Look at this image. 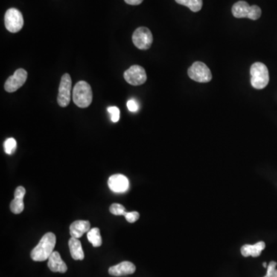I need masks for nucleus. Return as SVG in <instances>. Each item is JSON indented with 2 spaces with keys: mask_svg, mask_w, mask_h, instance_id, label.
Listing matches in <instances>:
<instances>
[{
  "mask_svg": "<svg viewBox=\"0 0 277 277\" xmlns=\"http://www.w3.org/2000/svg\"><path fill=\"white\" fill-rule=\"evenodd\" d=\"M56 236L53 233H47L41 239L36 247L31 251L32 260L36 262H42L48 260L54 251L56 246Z\"/></svg>",
  "mask_w": 277,
  "mask_h": 277,
  "instance_id": "1",
  "label": "nucleus"
},
{
  "mask_svg": "<svg viewBox=\"0 0 277 277\" xmlns=\"http://www.w3.org/2000/svg\"><path fill=\"white\" fill-rule=\"evenodd\" d=\"M73 100L80 108H86L90 106L93 101V91L90 85L86 81H80L74 86Z\"/></svg>",
  "mask_w": 277,
  "mask_h": 277,
  "instance_id": "2",
  "label": "nucleus"
},
{
  "mask_svg": "<svg viewBox=\"0 0 277 277\" xmlns=\"http://www.w3.org/2000/svg\"><path fill=\"white\" fill-rule=\"evenodd\" d=\"M251 84L257 89H263L269 82V71L263 62L252 64L250 68Z\"/></svg>",
  "mask_w": 277,
  "mask_h": 277,
  "instance_id": "3",
  "label": "nucleus"
},
{
  "mask_svg": "<svg viewBox=\"0 0 277 277\" xmlns=\"http://www.w3.org/2000/svg\"><path fill=\"white\" fill-rule=\"evenodd\" d=\"M234 17L242 19L248 18L252 20H257L261 16V9L258 6H249L245 1H239L234 4L232 8Z\"/></svg>",
  "mask_w": 277,
  "mask_h": 277,
  "instance_id": "4",
  "label": "nucleus"
},
{
  "mask_svg": "<svg viewBox=\"0 0 277 277\" xmlns=\"http://www.w3.org/2000/svg\"><path fill=\"white\" fill-rule=\"evenodd\" d=\"M188 76L198 83H209L212 80V74L209 67L204 62H195L188 70Z\"/></svg>",
  "mask_w": 277,
  "mask_h": 277,
  "instance_id": "5",
  "label": "nucleus"
},
{
  "mask_svg": "<svg viewBox=\"0 0 277 277\" xmlns=\"http://www.w3.org/2000/svg\"><path fill=\"white\" fill-rule=\"evenodd\" d=\"M132 42L140 50H147L151 47L153 38L151 31L147 27L136 29L132 34Z\"/></svg>",
  "mask_w": 277,
  "mask_h": 277,
  "instance_id": "6",
  "label": "nucleus"
},
{
  "mask_svg": "<svg viewBox=\"0 0 277 277\" xmlns=\"http://www.w3.org/2000/svg\"><path fill=\"white\" fill-rule=\"evenodd\" d=\"M71 89H72V80L71 76L65 74L61 79L59 88L57 102L61 107H66L71 100Z\"/></svg>",
  "mask_w": 277,
  "mask_h": 277,
  "instance_id": "7",
  "label": "nucleus"
},
{
  "mask_svg": "<svg viewBox=\"0 0 277 277\" xmlns=\"http://www.w3.org/2000/svg\"><path fill=\"white\" fill-rule=\"evenodd\" d=\"M124 79L132 86H141L147 81V73L141 65H132L124 73Z\"/></svg>",
  "mask_w": 277,
  "mask_h": 277,
  "instance_id": "8",
  "label": "nucleus"
},
{
  "mask_svg": "<svg viewBox=\"0 0 277 277\" xmlns=\"http://www.w3.org/2000/svg\"><path fill=\"white\" fill-rule=\"evenodd\" d=\"M24 24V17L19 10L15 8L7 10L5 14V26L8 31L13 33H18L22 30Z\"/></svg>",
  "mask_w": 277,
  "mask_h": 277,
  "instance_id": "9",
  "label": "nucleus"
},
{
  "mask_svg": "<svg viewBox=\"0 0 277 277\" xmlns=\"http://www.w3.org/2000/svg\"><path fill=\"white\" fill-rule=\"evenodd\" d=\"M27 71L24 68H18L13 76L9 77L5 83V89L7 92L13 93L22 87L27 80Z\"/></svg>",
  "mask_w": 277,
  "mask_h": 277,
  "instance_id": "10",
  "label": "nucleus"
},
{
  "mask_svg": "<svg viewBox=\"0 0 277 277\" xmlns=\"http://www.w3.org/2000/svg\"><path fill=\"white\" fill-rule=\"evenodd\" d=\"M108 186L114 193H125L129 189V180L124 175H112L108 180Z\"/></svg>",
  "mask_w": 277,
  "mask_h": 277,
  "instance_id": "11",
  "label": "nucleus"
},
{
  "mask_svg": "<svg viewBox=\"0 0 277 277\" xmlns=\"http://www.w3.org/2000/svg\"><path fill=\"white\" fill-rule=\"evenodd\" d=\"M135 271V266L129 261L122 262L115 266H111L109 269V273L114 276L130 275Z\"/></svg>",
  "mask_w": 277,
  "mask_h": 277,
  "instance_id": "12",
  "label": "nucleus"
},
{
  "mask_svg": "<svg viewBox=\"0 0 277 277\" xmlns=\"http://www.w3.org/2000/svg\"><path fill=\"white\" fill-rule=\"evenodd\" d=\"M91 225L89 221L86 220H77L71 225L70 232L71 237L79 239L83 237L86 233L90 230Z\"/></svg>",
  "mask_w": 277,
  "mask_h": 277,
  "instance_id": "13",
  "label": "nucleus"
},
{
  "mask_svg": "<svg viewBox=\"0 0 277 277\" xmlns=\"http://www.w3.org/2000/svg\"><path fill=\"white\" fill-rule=\"evenodd\" d=\"M48 266L52 272L64 273L67 271L66 264L61 258L60 254L56 251L48 259Z\"/></svg>",
  "mask_w": 277,
  "mask_h": 277,
  "instance_id": "14",
  "label": "nucleus"
},
{
  "mask_svg": "<svg viewBox=\"0 0 277 277\" xmlns=\"http://www.w3.org/2000/svg\"><path fill=\"white\" fill-rule=\"evenodd\" d=\"M265 247H266V243L263 241H260L253 245H244L242 246L240 251H241L242 255L244 257H258L261 255Z\"/></svg>",
  "mask_w": 277,
  "mask_h": 277,
  "instance_id": "15",
  "label": "nucleus"
},
{
  "mask_svg": "<svg viewBox=\"0 0 277 277\" xmlns=\"http://www.w3.org/2000/svg\"><path fill=\"white\" fill-rule=\"evenodd\" d=\"M68 247L74 260H83L84 259V252L82 248L81 242L78 239L71 237V240H68Z\"/></svg>",
  "mask_w": 277,
  "mask_h": 277,
  "instance_id": "16",
  "label": "nucleus"
},
{
  "mask_svg": "<svg viewBox=\"0 0 277 277\" xmlns=\"http://www.w3.org/2000/svg\"><path fill=\"white\" fill-rule=\"evenodd\" d=\"M87 238L89 243H92L94 247H100L102 243H103L101 235H100V230L99 228H92L87 233Z\"/></svg>",
  "mask_w": 277,
  "mask_h": 277,
  "instance_id": "17",
  "label": "nucleus"
},
{
  "mask_svg": "<svg viewBox=\"0 0 277 277\" xmlns=\"http://www.w3.org/2000/svg\"><path fill=\"white\" fill-rule=\"evenodd\" d=\"M178 4L188 7L192 12L197 13L202 7V0H175Z\"/></svg>",
  "mask_w": 277,
  "mask_h": 277,
  "instance_id": "18",
  "label": "nucleus"
},
{
  "mask_svg": "<svg viewBox=\"0 0 277 277\" xmlns=\"http://www.w3.org/2000/svg\"><path fill=\"white\" fill-rule=\"evenodd\" d=\"M24 197H15L10 203V210L15 214H19L24 210Z\"/></svg>",
  "mask_w": 277,
  "mask_h": 277,
  "instance_id": "19",
  "label": "nucleus"
},
{
  "mask_svg": "<svg viewBox=\"0 0 277 277\" xmlns=\"http://www.w3.org/2000/svg\"><path fill=\"white\" fill-rule=\"evenodd\" d=\"M16 141L15 138H9L4 143V150H5L6 153L7 154L11 155L16 151Z\"/></svg>",
  "mask_w": 277,
  "mask_h": 277,
  "instance_id": "20",
  "label": "nucleus"
},
{
  "mask_svg": "<svg viewBox=\"0 0 277 277\" xmlns=\"http://www.w3.org/2000/svg\"><path fill=\"white\" fill-rule=\"evenodd\" d=\"M111 214L115 216H123L126 212V209L123 205L120 203H112L109 207Z\"/></svg>",
  "mask_w": 277,
  "mask_h": 277,
  "instance_id": "21",
  "label": "nucleus"
},
{
  "mask_svg": "<svg viewBox=\"0 0 277 277\" xmlns=\"http://www.w3.org/2000/svg\"><path fill=\"white\" fill-rule=\"evenodd\" d=\"M107 110L110 113L111 120L113 123H117L120 120V112L119 108L117 107V106H110V107L108 108Z\"/></svg>",
  "mask_w": 277,
  "mask_h": 277,
  "instance_id": "22",
  "label": "nucleus"
},
{
  "mask_svg": "<svg viewBox=\"0 0 277 277\" xmlns=\"http://www.w3.org/2000/svg\"><path fill=\"white\" fill-rule=\"evenodd\" d=\"M125 218L129 222V223H133L136 222L140 218V214L136 211H132V212H125L124 214Z\"/></svg>",
  "mask_w": 277,
  "mask_h": 277,
  "instance_id": "23",
  "label": "nucleus"
},
{
  "mask_svg": "<svg viewBox=\"0 0 277 277\" xmlns=\"http://www.w3.org/2000/svg\"><path fill=\"white\" fill-rule=\"evenodd\" d=\"M276 263L275 261H271L267 266V271L266 275L267 277H277V269H275Z\"/></svg>",
  "mask_w": 277,
  "mask_h": 277,
  "instance_id": "24",
  "label": "nucleus"
},
{
  "mask_svg": "<svg viewBox=\"0 0 277 277\" xmlns=\"http://www.w3.org/2000/svg\"><path fill=\"white\" fill-rule=\"evenodd\" d=\"M127 108L130 112H135L138 111V105L135 100H129L127 102Z\"/></svg>",
  "mask_w": 277,
  "mask_h": 277,
  "instance_id": "25",
  "label": "nucleus"
},
{
  "mask_svg": "<svg viewBox=\"0 0 277 277\" xmlns=\"http://www.w3.org/2000/svg\"><path fill=\"white\" fill-rule=\"evenodd\" d=\"M26 194V190L24 187H18L15 190V197H24Z\"/></svg>",
  "mask_w": 277,
  "mask_h": 277,
  "instance_id": "26",
  "label": "nucleus"
},
{
  "mask_svg": "<svg viewBox=\"0 0 277 277\" xmlns=\"http://www.w3.org/2000/svg\"><path fill=\"white\" fill-rule=\"evenodd\" d=\"M124 1L129 5L137 6L142 4L144 0H124Z\"/></svg>",
  "mask_w": 277,
  "mask_h": 277,
  "instance_id": "27",
  "label": "nucleus"
},
{
  "mask_svg": "<svg viewBox=\"0 0 277 277\" xmlns=\"http://www.w3.org/2000/svg\"><path fill=\"white\" fill-rule=\"evenodd\" d=\"M263 267L267 268V263H263Z\"/></svg>",
  "mask_w": 277,
  "mask_h": 277,
  "instance_id": "28",
  "label": "nucleus"
},
{
  "mask_svg": "<svg viewBox=\"0 0 277 277\" xmlns=\"http://www.w3.org/2000/svg\"><path fill=\"white\" fill-rule=\"evenodd\" d=\"M263 277H267V276H266V275H264V276H263Z\"/></svg>",
  "mask_w": 277,
  "mask_h": 277,
  "instance_id": "29",
  "label": "nucleus"
}]
</instances>
